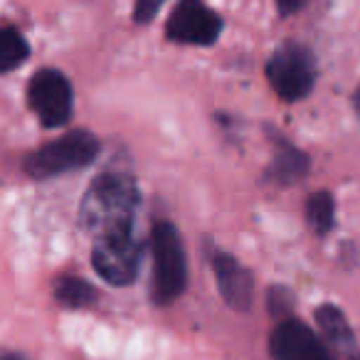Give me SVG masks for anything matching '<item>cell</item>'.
Masks as SVG:
<instances>
[{
  "mask_svg": "<svg viewBox=\"0 0 360 360\" xmlns=\"http://www.w3.org/2000/svg\"><path fill=\"white\" fill-rule=\"evenodd\" d=\"M306 217H309V225L319 235H328L335 225V202L330 198V193H314L309 198V202H306Z\"/></svg>",
  "mask_w": 360,
  "mask_h": 360,
  "instance_id": "cell-14",
  "label": "cell"
},
{
  "mask_svg": "<svg viewBox=\"0 0 360 360\" xmlns=\"http://www.w3.org/2000/svg\"><path fill=\"white\" fill-rule=\"evenodd\" d=\"M139 207V186L124 173H104L86 188L79 207V222L86 232L99 237L101 232L121 225H134Z\"/></svg>",
  "mask_w": 360,
  "mask_h": 360,
  "instance_id": "cell-1",
  "label": "cell"
},
{
  "mask_svg": "<svg viewBox=\"0 0 360 360\" xmlns=\"http://www.w3.org/2000/svg\"><path fill=\"white\" fill-rule=\"evenodd\" d=\"M91 264L104 281L114 286H129L141 266V242L136 240L134 225L101 232L94 240Z\"/></svg>",
  "mask_w": 360,
  "mask_h": 360,
  "instance_id": "cell-5",
  "label": "cell"
},
{
  "mask_svg": "<svg viewBox=\"0 0 360 360\" xmlns=\"http://www.w3.org/2000/svg\"><path fill=\"white\" fill-rule=\"evenodd\" d=\"M55 299L67 309H86L96 301V289L79 276H62L55 284Z\"/></svg>",
  "mask_w": 360,
  "mask_h": 360,
  "instance_id": "cell-12",
  "label": "cell"
},
{
  "mask_svg": "<svg viewBox=\"0 0 360 360\" xmlns=\"http://www.w3.org/2000/svg\"><path fill=\"white\" fill-rule=\"evenodd\" d=\"M96 153H99V141L89 131H70L62 139L50 141V143L40 146L25 158L22 168L30 178L45 180L55 178L62 173H72V170L86 168L94 163Z\"/></svg>",
  "mask_w": 360,
  "mask_h": 360,
  "instance_id": "cell-3",
  "label": "cell"
},
{
  "mask_svg": "<svg viewBox=\"0 0 360 360\" xmlns=\"http://www.w3.org/2000/svg\"><path fill=\"white\" fill-rule=\"evenodd\" d=\"M316 323H319L321 333L328 335L330 340H333L335 345H353L355 335H353V328H350L348 319H345V314L338 309V306L333 304H323L316 309Z\"/></svg>",
  "mask_w": 360,
  "mask_h": 360,
  "instance_id": "cell-11",
  "label": "cell"
},
{
  "mask_svg": "<svg viewBox=\"0 0 360 360\" xmlns=\"http://www.w3.org/2000/svg\"><path fill=\"white\" fill-rule=\"evenodd\" d=\"M27 104L45 129H57L70 121L75 111V91L60 70H40L27 84Z\"/></svg>",
  "mask_w": 360,
  "mask_h": 360,
  "instance_id": "cell-6",
  "label": "cell"
},
{
  "mask_svg": "<svg viewBox=\"0 0 360 360\" xmlns=\"http://www.w3.org/2000/svg\"><path fill=\"white\" fill-rule=\"evenodd\" d=\"M269 311L274 316H281V321L289 319L291 309H294V299H291V294L286 289H281V286H276V289H269Z\"/></svg>",
  "mask_w": 360,
  "mask_h": 360,
  "instance_id": "cell-15",
  "label": "cell"
},
{
  "mask_svg": "<svg viewBox=\"0 0 360 360\" xmlns=\"http://www.w3.org/2000/svg\"><path fill=\"white\" fill-rule=\"evenodd\" d=\"M266 79L284 101H299L316 84V57L306 45L289 40L271 52L266 62Z\"/></svg>",
  "mask_w": 360,
  "mask_h": 360,
  "instance_id": "cell-4",
  "label": "cell"
},
{
  "mask_svg": "<svg viewBox=\"0 0 360 360\" xmlns=\"http://www.w3.org/2000/svg\"><path fill=\"white\" fill-rule=\"evenodd\" d=\"M150 247H153V301L168 306L186 291L188 284L186 250L173 222H155L150 230Z\"/></svg>",
  "mask_w": 360,
  "mask_h": 360,
  "instance_id": "cell-2",
  "label": "cell"
},
{
  "mask_svg": "<svg viewBox=\"0 0 360 360\" xmlns=\"http://www.w3.org/2000/svg\"><path fill=\"white\" fill-rule=\"evenodd\" d=\"M158 8H160L158 0H139L134 8V20L141 22V25H143V22H150L155 13H158Z\"/></svg>",
  "mask_w": 360,
  "mask_h": 360,
  "instance_id": "cell-16",
  "label": "cell"
},
{
  "mask_svg": "<svg viewBox=\"0 0 360 360\" xmlns=\"http://www.w3.org/2000/svg\"><path fill=\"white\" fill-rule=\"evenodd\" d=\"M304 6L306 3H286V0H279V3H276V11H279V15H291V13H299Z\"/></svg>",
  "mask_w": 360,
  "mask_h": 360,
  "instance_id": "cell-17",
  "label": "cell"
},
{
  "mask_svg": "<svg viewBox=\"0 0 360 360\" xmlns=\"http://www.w3.org/2000/svg\"><path fill=\"white\" fill-rule=\"evenodd\" d=\"M353 101H355V109H358V114H360V89H358V91H355Z\"/></svg>",
  "mask_w": 360,
  "mask_h": 360,
  "instance_id": "cell-18",
  "label": "cell"
},
{
  "mask_svg": "<svg viewBox=\"0 0 360 360\" xmlns=\"http://www.w3.org/2000/svg\"><path fill=\"white\" fill-rule=\"evenodd\" d=\"M30 55V45L22 32L13 25L0 27V72H13Z\"/></svg>",
  "mask_w": 360,
  "mask_h": 360,
  "instance_id": "cell-13",
  "label": "cell"
},
{
  "mask_svg": "<svg viewBox=\"0 0 360 360\" xmlns=\"http://www.w3.org/2000/svg\"><path fill=\"white\" fill-rule=\"evenodd\" d=\"M212 269H215L217 289L227 306L237 311H247L255 299V279L252 271L242 262H237L232 255L217 250L212 252Z\"/></svg>",
  "mask_w": 360,
  "mask_h": 360,
  "instance_id": "cell-9",
  "label": "cell"
},
{
  "mask_svg": "<svg viewBox=\"0 0 360 360\" xmlns=\"http://www.w3.org/2000/svg\"><path fill=\"white\" fill-rule=\"evenodd\" d=\"M306 170H309V158H306L304 150L284 139L276 141V153L266 175L274 178L276 183H294V180L304 178Z\"/></svg>",
  "mask_w": 360,
  "mask_h": 360,
  "instance_id": "cell-10",
  "label": "cell"
},
{
  "mask_svg": "<svg viewBox=\"0 0 360 360\" xmlns=\"http://www.w3.org/2000/svg\"><path fill=\"white\" fill-rule=\"evenodd\" d=\"M222 18L200 0H183L170 11L165 22V35L178 45L207 47L220 37Z\"/></svg>",
  "mask_w": 360,
  "mask_h": 360,
  "instance_id": "cell-7",
  "label": "cell"
},
{
  "mask_svg": "<svg viewBox=\"0 0 360 360\" xmlns=\"http://www.w3.org/2000/svg\"><path fill=\"white\" fill-rule=\"evenodd\" d=\"M274 360H335L328 345L314 333L306 323L296 319L281 321L269 340Z\"/></svg>",
  "mask_w": 360,
  "mask_h": 360,
  "instance_id": "cell-8",
  "label": "cell"
}]
</instances>
